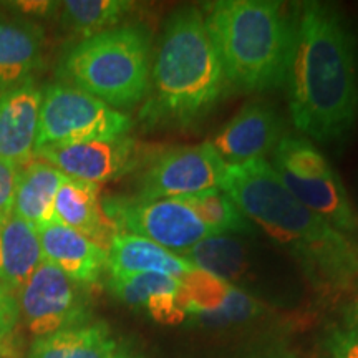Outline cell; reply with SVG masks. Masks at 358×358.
<instances>
[{
	"label": "cell",
	"instance_id": "484cf974",
	"mask_svg": "<svg viewBox=\"0 0 358 358\" xmlns=\"http://www.w3.org/2000/svg\"><path fill=\"white\" fill-rule=\"evenodd\" d=\"M329 353L358 358V299L347 308L342 322L330 337Z\"/></svg>",
	"mask_w": 358,
	"mask_h": 358
},
{
	"label": "cell",
	"instance_id": "30bf717a",
	"mask_svg": "<svg viewBox=\"0 0 358 358\" xmlns=\"http://www.w3.org/2000/svg\"><path fill=\"white\" fill-rule=\"evenodd\" d=\"M226 163L211 143L163 151L148 164L138 182L136 198L169 199L221 187Z\"/></svg>",
	"mask_w": 358,
	"mask_h": 358
},
{
	"label": "cell",
	"instance_id": "2e32d148",
	"mask_svg": "<svg viewBox=\"0 0 358 358\" xmlns=\"http://www.w3.org/2000/svg\"><path fill=\"white\" fill-rule=\"evenodd\" d=\"M110 287L120 301L145 310L159 324L176 325L186 319V297L182 282L163 274L111 277Z\"/></svg>",
	"mask_w": 358,
	"mask_h": 358
},
{
	"label": "cell",
	"instance_id": "6da1fadb",
	"mask_svg": "<svg viewBox=\"0 0 358 358\" xmlns=\"http://www.w3.org/2000/svg\"><path fill=\"white\" fill-rule=\"evenodd\" d=\"M287 78L294 127L317 141H338L355 127L358 85L355 47L334 7L303 2L294 7Z\"/></svg>",
	"mask_w": 358,
	"mask_h": 358
},
{
	"label": "cell",
	"instance_id": "603a6c76",
	"mask_svg": "<svg viewBox=\"0 0 358 358\" xmlns=\"http://www.w3.org/2000/svg\"><path fill=\"white\" fill-rule=\"evenodd\" d=\"M192 267L231 282L243 279L252 261L248 244L239 236H209L192 248L178 252Z\"/></svg>",
	"mask_w": 358,
	"mask_h": 358
},
{
	"label": "cell",
	"instance_id": "d6986e66",
	"mask_svg": "<svg viewBox=\"0 0 358 358\" xmlns=\"http://www.w3.org/2000/svg\"><path fill=\"white\" fill-rule=\"evenodd\" d=\"M106 257V268L111 277H127L136 274H163L181 280L192 267L176 252L143 239L140 236L120 232L115 237Z\"/></svg>",
	"mask_w": 358,
	"mask_h": 358
},
{
	"label": "cell",
	"instance_id": "f546056e",
	"mask_svg": "<svg viewBox=\"0 0 358 358\" xmlns=\"http://www.w3.org/2000/svg\"><path fill=\"white\" fill-rule=\"evenodd\" d=\"M330 358H347V357H342V355H332V353H330Z\"/></svg>",
	"mask_w": 358,
	"mask_h": 358
},
{
	"label": "cell",
	"instance_id": "d4e9b609",
	"mask_svg": "<svg viewBox=\"0 0 358 358\" xmlns=\"http://www.w3.org/2000/svg\"><path fill=\"white\" fill-rule=\"evenodd\" d=\"M58 6L65 29L88 38L118 27L134 3L127 0H66Z\"/></svg>",
	"mask_w": 358,
	"mask_h": 358
},
{
	"label": "cell",
	"instance_id": "ffe728a7",
	"mask_svg": "<svg viewBox=\"0 0 358 358\" xmlns=\"http://www.w3.org/2000/svg\"><path fill=\"white\" fill-rule=\"evenodd\" d=\"M43 261L38 232L32 224L13 213L0 219V285L3 289L20 292Z\"/></svg>",
	"mask_w": 358,
	"mask_h": 358
},
{
	"label": "cell",
	"instance_id": "cb8c5ba5",
	"mask_svg": "<svg viewBox=\"0 0 358 358\" xmlns=\"http://www.w3.org/2000/svg\"><path fill=\"white\" fill-rule=\"evenodd\" d=\"M174 199L186 204L214 236H250L256 231L252 222L221 187Z\"/></svg>",
	"mask_w": 358,
	"mask_h": 358
},
{
	"label": "cell",
	"instance_id": "9c48e42d",
	"mask_svg": "<svg viewBox=\"0 0 358 358\" xmlns=\"http://www.w3.org/2000/svg\"><path fill=\"white\" fill-rule=\"evenodd\" d=\"M20 310L30 332L45 337L88 324L83 284L71 280L52 262L43 261L20 290Z\"/></svg>",
	"mask_w": 358,
	"mask_h": 358
},
{
	"label": "cell",
	"instance_id": "e0dca14e",
	"mask_svg": "<svg viewBox=\"0 0 358 358\" xmlns=\"http://www.w3.org/2000/svg\"><path fill=\"white\" fill-rule=\"evenodd\" d=\"M45 261L78 284H93L106 268L108 254L80 232L53 221L37 229Z\"/></svg>",
	"mask_w": 358,
	"mask_h": 358
},
{
	"label": "cell",
	"instance_id": "ac0fdd59",
	"mask_svg": "<svg viewBox=\"0 0 358 358\" xmlns=\"http://www.w3.org/2000/svg\"><path fill=\"white\" fill-rule=\"evenodd\" d=\"M43 50V30L37 24L0 15V92L32 78Z\"/></svg>",
	"mask_w": 358,
	"mask_h": 358
},
{
	"label": "cell",
	"instance_id": "4316f807",
	"mask_svg": "<svg viewBox=\"0 0 358 358\" xmlns=\"http://www.w3.org/2000/svg\"><path fill=\"white\" fill-rule=\"evenodd\" d=\"M19 174L20 168L0 159V219L12 213L13 196H15Z\"/></svg>",
	"mask_w": 358,
	"mask_h": 358
},
{
	"label": "cell",
	"instance_id": "4fadbf2b",
	"mask_svg": "<svg viewBox=\"0 0 358 358\" xmlns=\"http://www.w3.org/2000/svg\"><path fill=\"white\" fill-rule=\"evenodd\" d=\"M42 90L34 78L0 92V159L24 168L35 159Z\"/></svg>",
	"mask_w": 358,
	"mask_h": 358
},
{
	"label": "cell",
	"instance_id": "52a82bcc",
	"mask_svg": "<svg viewBox=\"0 0 358 358\" xmlns=\"http://www.w3.org/2000/svg\"><path fill=\"white\" fill-rule=\"evenodd\" d=\"M131 118L88 95L83 90L57 82L42 90V106L35 151L43 146L70 145L127 136Z\"/></svg>",
	"mask_w": 358,
	"mask_h": 358
},
{
	"label": "cell",
	"instance_id": "7402d4cb",
	"mask_svg": "<svg viewBox=\"0 0 358 358\" xmlns=\"http://www.w3.org/2000/svg\"><path fill=\"white\" fill-rule=\"evenodd\" d=\"M116 347L108 325L92 322L37 337L29 358H110Z\"/></svg>",
	"mask_w": 358,
	"mask_h": 358
},
{
	"label": "cell",
	"instance_id": "5b68a950",
	"mask_svg": "<svg viewBox=\"0 0 358 358\" xmlns=\"http://www.w3.org/2000/svg\"><path fill=\"white\" fill-rule=\"evenodd\" d=\"M153 65V37L145 25H118L71 45L57 77L115 110L145 101Z\"/></svg>",
	"mask_w": 358,
	"mask_h": 358
},
{
	"label": "cell",
	"instance_id": "7a4b0ae2",
	"mask_svg": "<svg viewBox=\"0 0 358 358\" xmlns=\"http://www.w3.org/2000/svg\"><path fill=\"white\" fill-rule=\"evenodd\" d=\"M221 189L313 285L343 289L358 279V243L299 203L266 158L226 166Z\"/></svg>",
	"mask_w": 358,
	"mask_h": 358
},
{
	"label": "cell",
	"instance_id": "8992f818",
	"mask_svg": "<svg viewBox=\"0 0 358 358\" xmlns=\"http://www.w3.org/2000/svg\"><path fill=\"white\" fill-rule=\"evenodd\" d=\"M271 166L299 203L358 243V216L345 186L312 141L284 134Z\"/></svg>",
	"mask_w": 358,
	"mask_h": 358
},
{
	"label": "cell",
	"instance_id": "3957f363",
	"mask_svg": "<svg viewBox=\"0 0 358 358\" xmlns=\"http://www.w3.org/2000/svg\"><path fill=\"white\" fill-rule=\"evenodd\" d=\"M227 87L203 10H174L161 32L141 118L150 127L191 128L216 108Z\"/></svg>",
	"mask_w": 358,
	"mask_h": 358
},
{
	"label": "cell",
	"instance_id": "5bb4252c",
	"mask_svg": "<svg viewBox=\"0 0 358 358\" xmlns=\"http://www.w3.org/2000/svg\"><path fill=\"white\" fill-rule=\"evenodd\" d=\"M186 297V319L201 324L227 325L244 322L257 313V302L229 282L194 268L182 277Z\"/></svg>",
	"mask_w": 358,
	"mask_h": 358
},
{
	"label": "cell",
	"instance_id": "8fae6325",
	"mask_svg": "<svg viewBox=\"0 0 358 358\" xmlns=\"http://www.w3.org/2000/svg\"><path fill=\"white\" fill-rule=\"evenodd\" d=\"M35 158L47 161L65 176L100 185L136 168L141 150L127 134L111 140L43 146L35 151Z\"/></svg>",
	"mask_w": 358,
	"mask_h": 358
},
{
	"label": "cell",
	"instance_id": "277c9868",
	"mask_svg": "<svg viewBox=\"0 0 358 358\" xmlns=\"http://www.w3.org/2000/svg\"><path fill=\"white\" fill-rule=\"evenodd\" d=\"M201 10L229 87L261 93L285 85L292 19L280 2L219 0Z\"/></svg>",
	"mask_w": 358,
	"mask_h": 358
},
{
	"label": "cell",
	"instance_id": "f1b7e54d",
	"mask_svg": "<svg viewBox=\"0 0 358 358\" xmlns=\"http://www.w3.org/2000/svg\"><path fill=\"white\" fill-rule=\"evenodd\" d=\"M110 358H145V357H143L140 352L133 350V348L118 345L116 347V350L113 352V355H111Z\"/></svg>",
	"mask_w": 358,
	"mask_h": 358
},
{
	"label": "cell",
	"instance_id": "7c38bea8",
	"mask_svg": "<svg viewBox=\"0 0 358 358\" xmlns=\"http://www.w3.org/2000/svg\"><path fill=\"white\" fill-rule=\"evenodd\" d=\"M284 138V120L274 106L250 101L214 134L211 146L226 166L264 158Z\"/></svg>",
	"mask_w": 358,
	"mask_h": 358
},
{
	"label": "cell",
	"instance_id": "9a60e30c",
	"mask_svg": "<svg viewBox=\"0 0 358 358\" xmlns=\"http://www.w3.org/2000/svg\"><path fill=\"white\" fill-rule=\"evenodd\" d=\"M55 221L80 232L108 252L120 231L106 216L100 198V185L65 176L55 198Z\"/></svg>",
	"mask_w": 358,
	"mask_h": 358
},
{
	"label": "cell",
	"instance_id": "ba28073f",
	"mask_svg": "<svg viewBox=\"0 0 358 358\" xmlns=\"http://www.w3.org/2000/svg\"><path fill=\"white\" fill-rule=\"evenodd\" d=\"M103 209L120 232L140 236L176 254L214 236L186 204L174 198L115 196L103 201Z\"/></svg>",
	"mask_w": 358,
	"mask_h": 358
},
{
	"label": "cell",
	"instance_id": "44dd1931",
	"mask_svg": "<svg viewBox=\"0 0 358 358\" xmlns=\"http://www.w3.org/2000/svg\"><path fill=\"white\" fill-rule=\"evenodd\" d=\"M65 174L47 161L32 159L20 168L12 213L35 229L55 221V198Z\"/></svg>",
	"mask_w": 358,
	"mask_h": 358
},
{
	"label": "cell",
	"instance_id": "83f0119b",
	"mask_svg": "<svg viewBox=\"0 0 358 358\" xmlns=\"http://www.w3.org/2000/svg\"><path fill=\"white\" fill-rule=\"evenodd\" d=\"M19 317V306L12 299L8 290L0 285V338L10 334Z\"/></svg>",
	"mask_w": 358,
	"mask_h": 358
}]
</instances>
